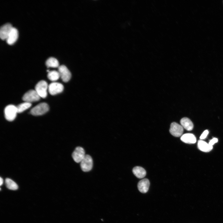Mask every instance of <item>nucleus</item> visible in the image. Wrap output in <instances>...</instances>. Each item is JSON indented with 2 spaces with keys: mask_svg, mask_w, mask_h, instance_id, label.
<instances>
[{
  "mask_svg": "<svg viewBox=\"0 0 223 223\" xmlns=\"http://www.w3.org/2000/svg\"><path fill=\"white\" fill-rule=\"evenodd\" d=\"M86 155L84 149L80 146L77 147L72 154V157L74 161L77 163H80Z\"/></svg>",
  "mask_w": 223,
  "mask_h": 223,
  "instance_id": "nucleus-9",
  "label": "nucleus"
},
{
  "mask_svg": "<svg viewBox=\"0 0 223 223\" xmlns=\"http://www.w3.org/2000/svg\"><path fill=\"white\" fill-rule=\"evenodd\" d=\"M4 112L6 119L8 121H12L16 117L18 113L17 107L13 105H8L5 108Z\"/></svg>",
  "mask_w": 223,
  "mask_h": 223,
  "instance_id": "nucleus-2",
  "label": "nucleus"
},
{
  "mask_svg": "<svg viewBox=\"0 0 223 223\" xmlns=\"http://www.w3.org/2000/svg\"><path fill=\"white\" fill-rule=\"evenodd\" d=\"M46 64L48 68H57L59 66L58 60L53 57L48 58L46 62Z\"/></svg>",
  "mask_w": 223,
  "mask_h": 223,
  "instance_id": "nucleus-17",
  "label": "nucleus"
},
{
  "mask_svg": "<svg viewBox=\"0 0 223 223\" xmlns=\"http://www.w3.org/2000/svg\"><path fill=\"white\" fill-rule=\"evenodd\" d=\"M3 180L1 177H0V186H1L3 184Z\"/></svg>",
  "mask_w": 223,
  "mask_h": 223,
  "instance_id": "nucleus-23",
  "label": "nucleus"
},
{
  "mask_svg": "<svg viewBox=\"0 0 223 223\" xmlns=\"http://www.w3.org/2000/svg\"><path fill=\"white\" fill-rule=\"evenodd\" d=\"M32 105L31 103L25 102L16 106L18 113H20L29 108Z\"/></svg>",
  "mask_w": 223,
  "mask_h": 223,
  "instance_id": "nucleus-20",
  "label": "nucleus"
},
{
  "mask_svg": "<svg viewBox=\"0 0 223 223\" xmlns=\"http://www.w3.org/2000/svg\"><path fill=\"white\" fill-rule=\"evenodd\" d=\"M40 97L35 90H31L27 92L23 96L22 99L25 102L31 103L39 101Z\"/></svg>",
  "mask_w": 223,
  "mask_h": 223,
  "instance_id": "nucleus-4",
  "label": "nucleus"
},
{
  "mask_svg": "<svg viewBox=\"0 0 223 223\" xmlns=\"http://www.w3.org/2000/svg\"><path fill=\"white\" fill-rule=\"evenodd\" d=\"M49 110V107L47 103H42L33 107L30 111V113L33 116H39L43 115Z\"/></svg>",
  "mask_w": 223,
  "mask_h": 223,
  "instance_id": "nucleus-1",
  "label": "nucleus"
},
{
  "mask_svg": "<svg viewBox=\"0 0 223 223\" xmlns=\"http://www.w3.org/2000/svg\"><path fill=\"white\" fill-rule=\"evenodd\" d=\"M181 125L187 131H191L193 128L194 125L191 121L188 118L184 117L180 120Z\"/></svg>",
  "mask_w": 223,
  "mask_h": 223,
  "instance_id": "nucleus-15",
  "label": "nucleus"
},
{
  "mask_svg": "<svg viewBox=\"0 0 223 223\" xmlns=\"http://www.w3.org/2000/svg\"><path fill=\"white\" fill-rule=\"evenodd\" d=\"M63 89V86L62 84L56 82L50 83L48 87V91L52 95H55L62 92Z\"/></svg>",
  "mask_w": 223,
  "mask_h": 223,
  "instance_id": "nucleus-8",
  "label": "nucleus"
},
{
  "mask_svg": "<svg viewBox=\"0 0 223 223\" xmlns=\"http://www.w3.org/2000/svg\"><path fill=\"white\" fill-rule=\"evenodd\" d=\"M169 132L173 136L179 137L182 135L183 132V128L181 125L173 122L170 125Z\"/></svg>",
  "mask_w": 223,
  "mask_h": 223,
  "instance_id": "nucleus-7",
  "label": "nucleus"
},
{
  "mask_svg": "<svg viewBox=\"0 0 223 223\" xmlns=\"http://www.w3.org/2000/svg\"><path fill=\"white\" fill-rule=\"evenodd\" d=\"M93 165V161L92 157L89 155H86L84 159L80 162L82 170L85 172L91 170Z\"/></svg>",
  "mask_w": 223,
  "mask_h": 223,
  "instance_id": "nucleus-5",
  "label": "nucleus"
},
{
  "mask_svg": "<svg viewBox=\"0 0 223 223\" xmlns=\"http://www.w3.org/2000/svg\"><path fill=\"white\" fill-rule=\"evenodd\" d=\"M5 184L7 187L9 189L15 190L18 189L16 183L11 179L7 178L5 180Z\"/></svg>",
  "mask_w": 223,
  "mask_h": 223,
  "instance_id": "nucleus-18",
  "label": "nucleus"
},
{
  "mask_svg": "<svg viewBox=\"0 0 223 223\" xmlns=\"http://www.w3.org/2000/svg\"><path fill=\"white\" fill-rule=\"evenodd\" d=\"M181 140L183 142L188 144H193L196 142L195 136L191 133H186L183 134L181 137Z\"/></svg>",
  "mask_w": 223,
  "mask_h": 223,
  "instance_id": "nucleus-13",
  "label": "nucleus"
},
{
  "mask_svg": "<svg viewBox=\"0 0 223 223\" xmlns=\"http://www.w3.org/2000/svg\"><path fill=\"white\" fill-rule=\"evenodd\" d=\"M197 145L199 150L206 152L210 151L213 148L212 146L202 140L198 141Z\"/></svg>",
  "mask_w": 223,
  "mask_h": 223,
  "instance_id": "nucleus-14",
  "label": "nucleus"
},
{
  "mask_svg": "<svg viewBox=\"0 0 223 223\" xmlns=\"http://www.w3.org/2000/svg\"><path fill=\"white\" fill-rule=\"evenodd\" d=\"M218 141V140L217 138H214L211 140L208 143L210 145L213 146L215 143L217 142Z\"/></svg>",
  "mask_w": 223,
  "mask_h": 223,
  "instance_id": "nucleus-22",
  "label": "nucleus"
},
{
  "mask_svg": "<svg viewBox=\"0 0 223 223\" xmlns=\"http://www.w3.org/2000/svg\"><path fill=\"white\" fill-rule=\"evenodd\" d=\"M13 27L9 23L2 25L0 28V37L2 40L6 39Z\"/></svg>",
  "mask_w": 223,
  "mask_h": 223,
  "instance_id": "nucleus-10",
  "label": "nucleus"
},
{
  "mask_svg": "<svg viewBox=\"0 0 223 223\" xmlns=\"http://www.w3.org/2000/svg\"><path fill=\"white\" fill-rule=\"evenodd\" d=\"M48 87L47 82L45 81L42 80L36 85L35 89L40 97L45 98L47 95V90Z\"/></svg>",
  "mask_w": 223,
  "mask_h": 223,
  "instance_id": "nucleus-3",
  "label": "nucleus"
},
{
  "mask_svg": "<svg viewBox=\"0 0 223 223\" xmlns=\"http://www.w3.org/2000/svg\"><path fill=\"white\" fill-rule=\"evenodd\" d=\"M150 182L147 178L140 180L138 184V190L141 193H145L147 192L150 186Z\"/></svg>",
  "mask_w": 223,
  "mask_h": 223,
  "instance_id": "nucleus-12",
  "label": "nucleus"
},
{
  "mask_svg": "<svg viewBox=\"0 0 223 223\" xmlns=\"http://www.w3.org/2000/svg\"><path fill=\"white\" fill-rule=\"evenodd\" d=\"M58 70L60 77L63 82H67L70 80L71 77V74L65 66L61 65L59 66Z\"/></svg>",
  "mask_w": 223,
  "mask_h": 223,
  "instance_id": "nucleus-6",
  "label": "nucleus"
},
{
  "mask_svg": "<svg viewBox=\"0 0 223 223\" xmlns=\"http://www.w3.org/2000/svg\"><path fill=\"white\" fill-rule=\"evenodd\" d=\"M18 36V30L16 28L13 27L6 39L7 43L9 45L13 44L17 40Z\"/></svg>",
  "mask_w": 223,
  "mask_h": 223,
  "instance_id": "nucleus-11",
  "label": "nucleus"
},
{
  "mask_svg": "<svg viewBox=\"0 0 223 223\" xmlns=\"http://www.w3.org/2000/svg\"><path fill=\"white\" fill-rule=\"evenodd\" d=\"M133 174L138 178H142L146 175V172L143 168L139 166L134 167L133 169Z\"/></svg>",
  "mask_w": 223,
  "mask_h": 223,
  "instance_id": "nucleus-16",
  "label": "nucleus"
},
{
  "mask_svg": "<svg viewBox=\"0 0 223 223\" xmlns=\"http://www.w3.org/2000/svg\"><path fill=\"white\" fill-rule=\"evenodd\" d=\"M208 133L209 131L208 130H205L201 135L200 138L201 140L204 139L206 138Z\"/></svg>",
  "mask_w": 223,
  "mask_h": 223,
  "instance_id": "nucleus-21",
  "label": "nucleus"
},
{
  "mask_svg": "<svg viewBox=\"0 0 223 223\" xmlns=\"http://www.w3.org/2000/svg\"><path fill=\"white\" fill-rule=\"evenodd\" d=\"M60 77V75L58 71L53 70L50 71L48 72L47 77L51 81H56L58 80Z\"/></svg>",
  "mask_w": 223,
  "mask_h": 223,
  "instance_id": "nucleus-19",
  "label": "nucleus"
}]
</instances>
